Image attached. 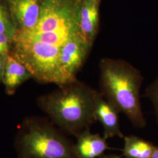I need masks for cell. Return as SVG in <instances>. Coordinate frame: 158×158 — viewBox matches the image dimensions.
<instances>
[{
    "label": "cell",
    "instance_id": "cell-3",
    "mask_svg": "<svg viewBox=\"0 0 158 158\" xmlns=\"http://www.w3.org/2000/svg\"><path fill=\"white\" fill-rule=\"evenodd\" d=\"M13 56L21 63L32 77L43 83L66 85L60 67L62 47L31 39L19 32L14 36Z\"/></svg>",
    "mask_w": 158,
    "mask_h": 158
},
{
    "label": "cell",
    "instance_id": "cell-17",
    "mask_svg": "<svg viewBox=\"0 0 158 158\" xmlns=\"http://www.w3.org/2000/svg\"><path fill=\"white\" fill-rule=\"evenodd\" d=\"M6 57L0 56V81H2Z\"/></svg>",
    "mask_w": 158,
    "mask_h": 158
},
{
    "label": "cell",
    "instance_id": "cell-10",
    "mask_svg": "<svg viewBox=\"0 0 158 158\" xmlns=\"http://www.w3.org/2000/svg\"><path fill=\"white\" fill-rule=\"evenodd\" d=\"M12 15L23 31H31L40 17V0H10Z\"/></svg>",
    "mask_w": 158,
    "mask_h": 158
},
{
    "label": "cell",
    "instance_id": "cell-4",
    "mask_svg": "<svg viewBox=\"0 0 158 158\" xmlns=\"http://www.w3.org/2000/svg\"><path fill=\"white\" fill-rule=\"evenodd\" d=\"M17 147L19 158H77L74 143L47 121L29 125Z\"/></svg>",
    "mask_w": 158,
    "mask_h": 158
},
{
    "label": "cell",
    "instance_id": "cell-5",
    "mask_svg": "<svg viewBox=\"0 0 158 158\" xmlns=\"http://www.w3.org/2000/svg\"><path fill=\"white\" fill-rule=\"evenodd\" d=\"M81 0H43L39 19L29 31L49 32L79 29V15Z\"/></svg>",
    "mask_w": 158,
    "mask_h": 158
},
{
    "label": "cell",
    "instance_id": "cell-20",
    "mask_svg": "<svg viewBox=\"0 0 158 158\" xmlns=\"http://www.w3.org/2000/svg\"><path fill=\"white\" fill-rule=\"evenodd\" d=\"M98 1H100V0H98Z\"/></svg>",
    "mask_w": 158,
    "mask_h": 158
},
{
    "label": "cell",
    "instance_id": "cell-9",
    "mask_svg": "<svg viewBox=\"0 0 158 158\" xmlns=\"http://www.w3.org/2000/svg\"><path fill=\"white\" fill-rule=\"evenodd\" d=\"M98 0H81L79 10V32L91 45L98 27Z\"/></svg>",
    "mask_w": 158,
    "mask_h": 158
},
{
    "label": "cell",
    "instance_id": "cell-6",
    "mask_svg": "<svg viewBox=\"0 0 158 158\" xmlns=\"http://www.w3.org/2000/svg\"><path fill=\"white\" fill-rule=\"evenodd\" d=\"M92 45L78 32L63 46L60 62L66 85L76 80V74L89 54Z\"/></svg>",
    "mask_w": 158,
    "mask_h": 158
},
{
    "label": "cell",
    "instance_id": "cell-7",
    "mask_svg": "<svg viewBox=\"0 0 158 158\" xmlns=\"http://www.w3.org/2000/svg\"><path fill=\"white\" fill-rule=\"evenodd\" d=\"M94 113L96 120L98 121L103 127V136L108 139L115 136L123 138L119 124V111L111 102L96 90L94 98Z\"/></svg>",
    "mask_w": 158,
    "mask_h": 158
},
{
    "label": "cell",
    "instance_id": "cell-8",
    "mask_svg": "<svg viewBox=\"0 0 158 158\" xmlns=\"http://www.w3.org/2000/svg\"><path fill=\"white\" fill-rule=\"evenodd\" d=\"M74 151L77 158H99L110 149L107 139L104 136L91 132L90 128L83 131L75 136Z\"/></svg>",
    "mask_w": 158,
    "mask_h": 158
},
{
    "label": "cell",
    "instance_id": "cell-15",
    "mask_svg": "<svg viewBox=\"0 0 158 158\" xmlns=\"http://www.w3.org/2000/svg\"><path fill=\"white\" fill-rule=\"evenodd\" d=\"M11 28V25L9 21L6 12L2 6L0 5V34H6L10 36L8 32L10 33Z\"/></svg>",
    "mask_w": 158,
    "mask_h": 158
},
{
    "label": "cell",
    "instance_id": "cell-13",
    "mask_svg": "<svg viewBox=\"0 0 158 158\" xmlns=\"http://www.w3.org/2000/svg\"><path fill=\"white\" fill-rule=\"evenodd\" d=\"M79 32V29H68L49 32H33L29 31L21 30L23 35L40 42L51 45L62 47L74 35Z\"/></svg>",
    "mask_w": 158,
    "mask_h": 158
},
{
    "label": "cell",
    "instance_id": "cell-11",
    "mask_svg": "<svg viewBox=\"0 0 158 158\" xmlns=\"http://www.w3.org/2000/svg\"><path fill=\"white\" fill-rule=\"evenodd\" d=\"M32 77L28 70L13 55L6 58L2 82L8 94H13L17 88L24 81Z\"/></svg>",
    "mask_w": 158,
    "mask_h": 158
},
{
    "label": "cell",
    "instance_id": "cell-16",
    "mask_svg": "<svg viewBox=\"0 0 158 158\" xmlns=\"http://www.w3.org/2000/svg\"><path fill=\"white\" fill-rule=\"evenodd\" d=\"M9 38L10 37L6 34H0V48L6 54H8L9 50Z\"/></svg>",
    "mask_w": 158,
    "mask_h": 158
},
{
    "label": "cell",
    "instance_id": "cell-1",
    "mask_svg": "<svg viewBox=\"0 0 158 158\" xmlns=\"http://www.w3.org/2000/svg\"><path fill=\"white\" fill-rule=\"evenodd\" d=\"M96 91L76 80L41 96L38 104L54 124L76 136L97 121L93 109Z\"/></svg>",
    "mask_w": 158,
    "mask_h": 158
},
{
    "label": "cell",
    "instance_id": "cell-18",
    "mask_svg": "<svg viewBox=\"0 0 158 158\" xmlns=\"http://www.w3.org/2000/svg\"><path fill=\"white\" fill-rule=\"evenodd\" d=\"M121 156L117 155L115 154H110V155H103L99 158H121Z\"/></svg>",
    "mask_w": 158,
    "mask_h": 158
},
{
    "label": "cell",
    "instance_id": "cell-2",
    "mask_svg": "<svg viewBox=\"0 0 158 158\" xmlns=\"http://www.w3.org/2000/svg\"><path fill=\"white\" fill-rule=\"evenodd\" d=\"M100 70L99 92L124 113L134 127H145L147 120L140 97L143 81L140 72L125 61L111 59L102 60Z\"/></svg>",
    "mask_w": 158,
    "mask_h": 158
},
{
    "label": "cell",
    "instance_id": "cell-12",
    "mask_svg": "<svg viewBox=\"0 0 158 158\" xmlns=\"http://www.w3.org/2000/svg\"><path fill=\"white\" fill-rule=\"evenodd\" d=\"M123 139L124 158H151L156 147L137 136H124Z\"/></svg>",
    "mask_w": 158,
    "mask_h": 158
},
{
    "label": "cell",
    "instance_id": "cell-19",
    "mask_svg": "<svg viewBox=\"0 0 158 158\" xmlns=\"http://www.w3.org/2000/svg\"><path fill=\"white\" fill-rule=\"evenodd\" d=\"M151 158H158V147H155Z\"/></svg>",
    "mask_w": 158,
    "mask_h": 158
},
{
    "label": "cell",
    "instance_id": "cell-14",
    "mask_svg": "<svg viewBox=\"0 0 158 158\" xmlns=\"http://www.w3.org/2000/svg\"><path fill=\"white\" fill-rule=\"evenodd\" d=\"M145 96L153 104L158 122V77L147 87L145 90Z\"/></svg>",
    "mask_w": 158,
    "mask_h": 158
}]
</instances>
